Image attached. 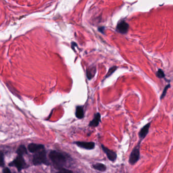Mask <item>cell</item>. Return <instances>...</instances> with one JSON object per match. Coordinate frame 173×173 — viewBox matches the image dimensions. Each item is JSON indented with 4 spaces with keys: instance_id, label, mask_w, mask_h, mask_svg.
<instances>
[{
    "instance_id": "obj_3",
    "label": "cell",
    "mask_w": 173,
    "mask_h": 173,
    "mask_svg": "<svg viewBox=\"0 0 173 173\" xmlns=\"http://www.w3.org/2000/svg\"><path fill=\"white\" fill-rule=\"evenodd\" d=\"M140 157V144L137 145L131 152L130 155V164L133 165L136 164Z\"/></svg>"
},
{
    "instance_id": "obj_8",
    "label": "cell",
    "mask_w": 173,
    "mask_h": 173,
    "mask_svg": "<svg viewBox=\"0 0 173 173\" xmlns=\"http://www.w3.org/2000/svg\"><path fill=\"white\" fill-rule=\"evenodd\" d=\"M28 149L31 152L33 153V152L40 151L41 150H44V146L42 144L31 143V144H29L28 146Z\"/></svg>"
},
{
    "instance_id": "obj_11",
    "label": "cell",
    "mask_w": 173,
    "mask_h": 173,
    "mask_svg": "<svg viewBox=\"0 0 173 173\" xmlns=\"http://www.w3.org/2000/svg\"><path fill=\"white\" fill-rule=\"evenodd\" d=\"M75 116L78 119H82L84 117V110L82 106H77L75 111Z\"/></svg>"
},
{
    "instance_id": "obj_1",
    "label": "cell",
    "mask_w": 173,
    "mask_h": 173,
    "mask_svg": "<svg viewBox=\"0 0 173 173\" xmlns=\"http://www.w3.org/2000/svg\"><path fill=\"white\" fill-rule=\"evenodd\" d=\"M49 157L54 166L59 169L62 168V167L65 164V157L62 153L58 151H51L49 154Z\"/></svg>"
},
{
    "instance_id": "obj_7",
    "label": "cell",
    "mask_w": 173,
    "mask_h": 173,
    "mask_svg": "<svg viewBox=\"0 0 173 173\" xmlns=\"http://www.w3.org/2000/svg\"><path fill=\"white\" fill-rule=\"evenodd\" d=\"M75 144H76L78 146L80 147L83 148L86 150H93L95 147V143L93 142H75Z\"/></svg>"
},
{
    "instance_id": "obj_4",
    "label": "cell",
    "mask_w": 173,
    "mask_h": 173,
    "mask_svg": "<svg viewBox=\"0 0 173 173\" xmlns=\"http://www.w3.org/2000/svg\"><path fill=\"white\" fill-rule=\"evenodd\" d=\"M9 165L10 166H15L18 169V170L20 171L22 169V168H24V166H26V163L22 157V156L18 155L16 159H15L13 162L9 164Z\"/></svg>"
},
{
    "instance_id": "obj_14",
    "label": "cell",
    "mask_w": 173,
    "mask_h": 173,
    "mask_svg": "<svg viewBox=\"0 0 173 173\" xmlns=\"http://www.w3.org/2000/svg\"><path fill=\"white\" fill-rule=\"evenodd\" d=\"M17 152L19 155L22 156L23 155L27 153V150L24 146L21 145L18 148Z\"/></svg>"
},
{
    "instance_id": "obj_19",
    "label": "cell",
    "mask_w": 173,
    "mask_h": 173,
    "mask_svg": "<svg viewBox=\"0 0 173 173\" xmlns=\"http://www.w3.org/2000/svg\"><path fill=\"white\" fill-rule=\"evenodd\" d=\"M169 87H170V85H168V86L166 87V88H164V91L162 92V96H161V99L164 98V97L165 96L166 93H167V90L169 88Z\"/></svg>"
},
{
    "instance_id": "obj_16",
    "label": "cell",
    "mask_w": 173,
    "mask_h": 173,
    "mask_svg": "<svg viewBox=\"0 0 173 173\" xmlns=\"http://www.w3.org/2000/svg\"><path fill=\"white\" fill-rule=\"evenodd\" d=\"M157 77L159 78H164V71H162L161 69H159L157 73Z\"/></svg>"
},
{
    "instance_id": "obj_6",
    "label": "cell",
    "mask_w": 173,
    "mask_h": 173,
    "mask_svg": "<svg viewBox=\"0 0 173 173\" xmlns=\"http://www.w3.org/2000/svg\"><path fill=\"white\" fill-rule=\"evenodd\" d=\"M129 28V24L124 20H122L120 22H118L117 26V31L120 33L125 34L128 31Z\"/></svg>"
},
{
    "instance_id": "obj_18",
    "label": "cell",
    "mask_w": 173,
    "mask_h": 173,
    "mask_svg": "<svg viewBox=\"0 0 173 173\" xmlns=\"http://www.w3.org/2000/svg\"><path fill=\"white\" fill-rule=\"evenodd\" d=\"M4 165V155L2 152L0 151V167H3Z\"/></svg>"
},
{
    "instance_id": "obj_9",
    "label": "cell",
    "mask_w": 173,
    "mask_h": 173,
    "mask_svg": "<svg viewBox=\"0 0 173 173\" xmlns=\"http://www.w3.org/2000/svg\"><path fill=\"white\" fill-rule=\"evenodd\" d=\"M150 126V123H148V124L146 125L145 126L142 127L140 130V131L139 132V138L141 140L143 139L146 136V135H147L148 133V131H149Z\"/></svg>"
},
{
    "instance_id": "obj_5",
    "label": "cell",
    "mask_w": 173,
    "mask_h": 173,
    "mask_svg": "<svg viewBox=\"0 0 173 173\" xmlns=\"http://www.w3.org/2000/svg\"><path fill=\"white\" fill-rule=\"evenodd\" d=\"M101 147L103 151L106 153L108 159H109V160L113 162L116 160L117 157V153L112 150H109L108 147H106L103 145H101Z\"/></svg>"
},
{
    "instance_id": "obj_12",
    "label": "cell",
    "mask_w": 173,
    "mask_h": 173,
    "mask_svg": "<svg viewBox=\"0 0 173 173\" xmlns=\"http://www.w3.org/2000/svg\"><path fill=\"white\" fill-rule=\"evenodd\" d=\"M96 73V68L93 67L88 69L87 70V76L89 80H91L94 77Z\"/></svg>"
},
{
    "instance_id": "obj_10",
    "label": "cell",
    "mask_w": 173,
    "mask_h": 173,
    "mask_svg": "<svg viewBox=\"0 0 173 173\" xmlns=\"http://www.w3.org/2000/svg\"><path fill=\"white\" fill-rule=\"evenodd\" d=\"M101 121V115L99 113H97L95 114L94 115V117L93 120H91L89 123V126L92 127H96L98 126Z\"/></svg>"
},
{
    "instance_id": "obj_13",
    "label": "cell",
    "mask_w": 173,
    "mask_h": 173,
    "mask_svg": "<svg viewBox=\"0 0 173 173\" xmlns=\"http://www.w3.org/2000/svg\"><path fill=\"white\" fill-rule=\"evenodd\" d=\"M93 168L97 170H98L99 171L103 172L106 171V167L104 164H101V163H97L93 165Z\"/></svg>"
},
{
    "instance_id": "obj_2",
    "label": "cell",
    "mask_w": 173,
    "mask_h": 173,
    "mask_svg": "<svg viewBox=\"0 0 173 173\" xmlns=\"http://www.w3.org/2000/svg\"><path fill=\"white\" fill-rule=\"evenodd\" d=\"M33 163L35 165H38L42 164H49L46 158V152L44 149L41 150L35 154L33 158Z\"/></svg>"
},
{
    "instance_id": "obj_17",
    "label": "cell",
    "mask_w": 173,
    "mask_h": 173,
    "mask_svg": "<svg viewBox=\"0 0 173 173\" xmlns=\"http://www.w3.org/2000/svg\"><path fill=\"white\" fill-rule=\"evenodd\" d=\"M56 173H73V172L71 170L61 168L60 169V170L58 172H57Z\"/></svg>"
},
{
    "instance_id": "obj_15",
    "label": "cell",
    "mask_w": 173,
    "mask_h": 173,
    "mask_svg": "<svg viewBox=\"0 0 173 173\" xmlns=\"http://www.w3.org/2000/svg\"><path fill=\"white\" fill-rule=\"evenodd\" d=\"M117 66H113V67L110 68L109 69L108 71L107 75H106L105 78H107L108 77H109L110 75H112V73H113L116 70H117Z\"/></svg>"
},
{
    "instance_id": "obj_20",
    "label": "cell",
    "mask_w": 173,
    "mask_h": 173,
    "mask_svg": "<svg viewBox=\"0 0 173 173\" xmlns=\"http://www.w3.org/2000/svg\"><path fill=\"white\" fill-rule=\"evenodd\" d=\"M3 173H12L10 171V170L8 168H5L3 170Z\"/></svg>"
}]
</instances>
